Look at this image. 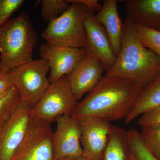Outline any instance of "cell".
Segmentation results:
<instances>
[{
  "instance_id": "obj_1",
  "label": "cell",
  "mask_w": 160,
  "mask_h": 160,
  "mask_svg": "<svg viewBox=\"0 0 160 160\" xmlns=\"http://www.w3.org/2000/svg\"><path fill=\"white\" fill-rule=\"evenodd\" d=\"M142 87L131 80L104 76L85 98L77 103L70 115L78 120L95 117L110 122L125 119Z\"/></svg>"
},
{
  "instance_id": "obj_2",
  "label": "cell",
  "mask_w": 160,
  "mask_h": 160,
  "mask_svg": "<svg viewBox=\"0 0 160 160\" xmlns=\"http://www.w3.org/2000/svg\"><path fill=\"white\" fill-rule=\"evenodd\" d=\"M160 73V58L143 45L134 23L127 15L123 22L121 49L114 66L105 74L134 81L143 86Z\"/></svg>"
},
{
  "instance_id": "obj_3",
  "label": "cell",
  "mask_w": 160,
  "mask_h": 160,
  "mask_svg": "<svg viewBox=\"0 0 160 160\" xmlns=\"http://www.w3.org/2000/svg\"><path fill=\"white\" fill-rule=\"evenodd\" d=\"M37 36L28 14L23 12L0 27V72L33 60Z\"/></svg>"
},
{
  "instance_id": "obj_4",
  "label": "cell",
  "mask_w": 160,
  "mask_h": 160,
  "mask_svg": "<svg viewBox=\"0 0 160 160\" xmlns=\"http://www.w3.org/2000/svg\"><path fill=\"white\" fill-rule=\"evenodd\" d=\"M68 1L71 3L69 9L48 24L42 32V38L51 45L85 49L87 38L83 18L87 9L72 0Z\"/></svg>"
},
{
  "instance_id": "obj_5",
  "label": "cell",
  "mask_w": 160,
  "mask_h": 160,
  "mask_svg": "<svg viewBox=\"0 0 160 160\" xmlns=\"http://www.w3.org/2000/svg\"><path fill=\"white\" fill-rule=\"evenodd\" d=\"M50 70L46 60L40 59L21 65L8 72L21 99L32 108L38 102L50 86L47 74Z\"/></svg>"
},
{
  "instance_id": "obj_6",
  "label": "cell",
  "mask_w": 160,
  "mask_h": 160,
  "mask_svg": "<svg viewBox=\"0 0 160 160\" xmlns=\"http://www.w3.org/2000/svg\"><path fill=\"white\" fill-rule=\"evenodd\" d=\"M66 76L50 84L31 110L32 118L52 123L57 118L70 115L77 103Z\"/></svg>"
},
{
  "instance_id": "obj_7",
  "label": "cell",
  "mask_w": 160,
  "mask_h": 160,
  "mask_svg": "<svg viewBox=\"0 0 160 160\" xmlns=\"http://www.w3.org/2000/svg\"><path fill=\"white\" fill-rule=\"evenodd\" d=\"M51 123L32 118L12 160H54Z\"/></svg>"
},
{
  "instance_id": "obj_8",
  "label": "cell",
  "mask_w": 160,
  "mask_h": 160,
  "mask_svg": "<svg viewBox=\"0 0 160 160\" xmlns=\"http://www.w3.org/2000/svg\"><path fill=\"white\" fill-rule=\"evenodd\" d=\"M32 107L21 99L16 110L0 126V160H12L31 122Z\"/></svg>"
},
{
  "instance_id": "obj_9",
  "label": "cell",
  "mask_w": 160,
  "mask_h": 160,
  "mask_svg": "<svg viewBox=\"0 0 160 160\" xmlns=\"http://www.w3.org/2000/svg\"><path fill=\"white\" fill-rule=\"evenodd\" d=\"M55 122L56 128L52 136L54 160L83 155L78 120L66 114L57 118Z\"/></svg>"
},
{
  "instance_id": "obj_10",
  "label": "cell",
  "mask_w": 160,
  "mask_h": 160,
  "mask_svg": "<svg viewBox=\"0 0 160 160\" xmlns=\"http://www.w3.org/2000/svg\"><path fill=\"white\" fill-rule=\"evenodd\" d=\"M83 22L87 38L86 53L98 59L106 72L114 66L117 57L112 50L107 32L97 21L94 12L86 10Z\"/></svg>"
},
{
  "instance_id": "obj_11",
  "label": "cell",
  "mask_w": 160,
  "mask_h": 160,
  "mask_svg": "<svg viewBox=\"0 0 160 160\" xmlns=\"http://www.w3.org/2000/svg\"><path fill=\"white\" fill-rule=\"evenodd\" d=\"M78 120L81 127L83 155L89 160H101L112 126L111 123L95 117Z\"/></svg>"
},
{
  "instance_id": "obj_12",
  "label": "cell",
  "mask_w": 160,
  "mask_h": 160,
  "mask_svg": "<svg viewBox=\"0 0 160 160\" xmlns=\"http://www.w3.org/2000/svg\"><path fill=\"white\" fill-rule=\"evenodd\" d=\"M39 53L49 64L50 84L68 75L86 54L84 49L66 48L47 43L41 46Z\"/></svg>"
},
{
  "instance_id": "obj_13",
  "label": "cell",
  "mask_w": 160,
  "mask_h": 160,
  "mask_svg": "<svg viewBox=\"0 0 160 160\" xmlns=\"http://www.w3.org/2000/svg\"><path fill=\"white\" fill-rule=\"evenodd\" d=\"M104 67L98 59L91 55H86L66 76L71 91L77 101L89 92L103 77Z\"/></svg>"
},
{
  "instance_id": "obj_14",
  "label": "cell",
  "mask_w": 160,
  "mask_h": 160,
  "mask_svg": "<svg viewBox=\"0 0 160 160\" xmlns=\"http://www.w3.org/2000/svg\"><path fill=\"white\" fill-rule=\"evenodd\" d=\"M118 2L117 0H105L102 9L95 14L97 21L104 27L108 34L116 57L121 49L123 29V22L118 11Z\"/></svg>"
},
{
  "instance_id": "obj_15",
  "label": "cell",
  "mask_w": 160,
  "mask_h": 160,
  "mask_svg": "<svg viewBox=\"0 0 160 160\" xmlns=\"http://www.w3.org/2000/svg\"><path fill=\"white\" fill-rule=\"evenodd\" d=\"M126 8L135 24L160 32V0H128Z\"/></svg>"
},
{
  "instance_id": "obj_16",
  "label": "cell",
  "mask_w": 160,
  "mask_h": 160,
  "mask_svg": "<svg viewBox=\"0 0 160 160\" xmlns=\"http://www.w3.org/2000/svg\"><path fill=\"white\" fill-rule=\"evenodd\" d=\"M160 106V73L143 86L134 105L125 119L129 124L143 113Z\"/></svg>"
},
{
  "instance_id": "obj_17",
  "label": "cell",
  "mask_w": 160,
  "mask_h": 160,
  "mask_svg": "<svg viewBox=\"0 0 160 160\" xmlns=\"http://www.w3.org/2000/svg\"><path fill=\"white\" fill-rule=\"evenodd\" d=\"M101 160H133L128 131L112 126Z\"/></svg>"
},
{
  "instance_id": "obj_18",
  "label": "cell",
  "mask_w": 160,
  "mask_h": 160,
  "mask_svg": "<svg viewBox=\"0 0 160 160\" xmlns=\"http://www.w3.org/2000/svg\"><path fill=\"white\" fill-rule=\"evenodd\" d=\"M21 101L19 92L14 86L0 95V126L14 113Z\"/></svg>"
},
{
  "instance_id": "obj_19",
  "label": "cell",
  "mask_w": 160,
  "mask_h": 160,
  "mask_svg": "<svg viewBox=\"0 0 160 160\" xmlns=\"http://www.w3.org/2000/svg\"><path fill=\"white\" fill-rule=\"evenodd\" d=\"M71 3L68 0H43L41 15L46 23H49L62 15L68 10Z\"/></svg>"
},
{
  "instance_id": "obj_20",
  "label": "cell",
  "mask_w": 160,
  "mask_h": 160,
  "mask_svg": "<svg viewBox=\"0 0 160 160\" xmlns=\"http://www.w3.org/2000/svg\"><path fill=\"white\" fill-rule=\"evenodd\" d=\"M134 27L143 45L160 58V32L135 23Z\"/></svg>"
},
{
  "instance_id": "obj_21",
  "label": "cell",
  "mask_w": 160,
  "mask_h": 160,
  "mask_svg": "<svg viewBox=\"0 0 160 160\" xmlns=\"http://www.w3.org/2000/svg\"><path fill=\"white\" fill-rule=\"evenodd\" d=\"M140 132L149 149L160 160V125L142 127Z\"/></svg>"
},
{
  "instance_id": "obj_22",
  "label": "cell",
  "mask_w": 160,
  "mask_h": 160,
  "mask_svg": "<svg viewBox=\"0 0 160 160\" xmlns=\"http://www.w3.org/2000/svg\"><path fill=\"white\" fill-rule=\"evenodd\" d=\"M25 2L24 0H0V27L8 22L12 15Z\"/></svg>"
},
{
  "instance_id": "obj_23",
  "label": "cell",
  "mask_w": 160,
  "mask_h": 160,
  "mask_svg": "<svg viewBox=\"0 0 160 160\" xmlns=\"http://www.w3.org/2000/svg\"><path fill=\"white\" fill-rule=\"evenodd\" d=\"M137 125L141 127L160 125V106L140 116Z\"/></svg>"
},
{
  "instance_id": "obj_24",
  "label": "cell",
  "mask_w": 160,
  "mask_h": 160,
  "mask_svg": "<svg viewBox=\"0 0 160 160\" xmlns=\"http://www.w3.org/2000/svg\"><path fill=\"white\" fill-rule=\"evenodd\" d=\"M133 160H159L146 143H139L132 149Z\"/></svg>"
},
{
  "instance_id": "obj_25",
  "label": "cell",
  "mask_w": 160,
  "mask_h": 160,
  "mask_svg": "<svg viewBox=\"0 0 160 160\" xmlns=\"http://www.w3.org/2000/svg\"><path fill=\"white\" fill-rule=\"evenodd\" d=\"M14 86L9 73L0 72V95Z\"/></svg>"
},
{
  "instance_id": "obj_26",
  "label": "cell",
  "mask_w": 160,
  "mask_h": 160,
  "mask_svg": "<svg viewBox=\"0 0 160 160\" xmlns=\"http://www.w3.org/2000/svg\"><path fill=\"white\" fill-rule=\"evenodd\" d=\"M73 2L80 3L92 12H98L102 9V5L98 0H72Z\"/></svg>"
},
{
  "instance_id": "obj_27",
  "label": "cell",
  "mask_w": 160,
  "mask_h": 160,
  "mask_svg": "<svg viewBox=\"0 0 160 160\" xmlns=\"http://www.w3.org/2000/svg\"><path fill=\"white\" fill-rule=\"evenodd\" d=\"M75 160H89V159L87 158L86 156L84 155H82L78 157Z\"/></svg>"
},
{
  "instance_id": "obj_28",
  "label": "cell",
  "mask_w": 160,
  "mask_h": 160,
  "mask_svg": "<svg viewBox=\"0 0 160 160\" xmlns=\"http://www.w3.org/2000/svg\"><path fill=\"white\" fill-rule=\"evenodd\" d=\"M77 158L73 157H68L62 158L54 160H75Z\"/></svg>"
}]
</instances>
